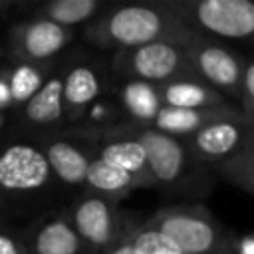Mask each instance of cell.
I'll return each mask as SVG.
<instances>
[{"label":"cell","mask_w":254,"mask_h":254,"mask_svg":"<svg viewBox=\"0 0 254 254\" xmlns=\"http://www.w3.org/2000/svg\"><path fill=\"white\" fill-rule=\"evenodd\" d=\"M48 161L30 145H14L0 155V185L16 190H32L46 183Z\"/></svg>","instance_id":"1"},{"label":"cell","mask_w":254,"mask_h":254,"mask_svg":"<svg viewBox=\"0 0 254 254\" xmlns=\"http://www.w3.org/2000/svg\"><path fill=\"white\" fill-rule=\"evenodd\" d=\"M198 20L226 38H244L254 30V4L248 0H206L198 6Z\"/></svg>","instance_id":"2"},{"label":"cell","mask_w":254,"mask_h":254,"mask_svg":"<svg viewBox=\"0 0 254 254\" xmlns=\"http://www.w3.org/2000/svg\"><path fill=\"white\" fill-rule=\"evenodd\" d=\"M159 30H161V20L157 12L139 6L119 10L109 22L111 36L127 46L149 44L159 34Z\"/></svg>","instance_id":"3"},{"label":"cell","mask_w":254,"mask_h":254,"mask_svg":"<svg viewBox=\"0 0 254 254\" xmlns=\"http://www.w3.org/2000/svg\"><path fill=\"white\" fill-rule=\"evenodd\" d=\"M183 254H200L212 246V228L192 216H171L161 224V230Z\"/></svg>","instance_id":"4"},{"label":"cell","mask_w":254,"mask_h":254,"mask_svg":"<svg viewBox=\"0 0 254 254\" xmlns=\"http://www.w3.org/2000/svg\"><path fill=\"white\" fill-rule=\"evenodd\" d=\"M145 151V163H149L155 177L161 181H173L183 165L181 147L167 135L161 133H145L139 141Z\"/></svg>","instance_id":"5"},{"label":"cell","mask_w":254,"mask_h":254,"mask_svg":"<svg viewBox=\"0 0 254 254\" xmlns=\"http://www.w3.org/2000/svg\"><path fill=\"white\" fill-rule=\"evenodd\" d=\"M177 64H179L177 52L163 42L145 44L135 54V69L141 77L147 79H163L171 75Z\"/></svg>","instance_id":"6"},{"label":"cell","mask_w":254,"mask_h":254,"mask_svg":"<svg viewBox=\"0 0 254 254\" xmlns=\"http://www.w3.org/2000/svg\"><path fill=\"white\" fill-rule=\"evenodd\" d=\"M75 226L89 242H105L109 238V210L105 202L99 198L85 200L75 212Z\"/></svg>","instance_id":"7"},{"label":"cell","mask_w":254,"mask_h":254,"mask_svg":"<svg viewBox=\"0 0 254 254\" xmlns=\"http://www.w3.org/2000/svg\"><path fill=\"white\" fill-rule=\"evenodd\" d=\"M62 93L64 83L60 79H50L42 89H38L26 107V115L32 121L48 123L62 115Z\"/></svg>","instance_id":"8"},{"label":"cell","mask_w":254,"mask_h":254,"mask_svg":"<svg viewBox=\"0 0 254 254\" xmlns=\"http://www.w3.org/2000/svg\"><path fill=\"white\" fill-rule=\"evenodd\" d=\"M46 161L52 165L58 177L65 183H79L85 179L87 161L77 149H73L67 143H54L48 151Z\"/></svg>","instance_id":"9"},{"label":"cell","mask_w":254,"mask_h":254,"mask_svg":"<svg viewBox=\"0 0 254 254\" xmlns=\"http://www.w3.org/2000/svg\"><path fill=\"white\" fill-rule=\"evenodd\" d=\"M64 40H65V36H64V30L60 28V24L38 22V24L30 26L26 32V50L34 58H48L62 48Z\"/></svg>","instance_id":"10"},{"label":"cell","mask_w":254,"mask_h":254,"mask_svg":"<svg viewBox=\"0 0 254 254\" xmlns=\"http://www.w3.org/2000/svg\"><path fill=\"white\" fill-rule=\"evenodd\" d=\"M200 69L210 81L218 85H232L238 79L236 62L220 48H208L200 54Z\"/></svg>","instance_id":"11"},{"label":"cell","mask_w":254,"mask_h":254,"mask_svg":"<svg viewBox=\"0 0 254 254\" xmlns=\"http://www.w3.org/2000/svg\"><path fill=\"white\" fill-rule=\"evenodd\" d=\"M36 248L38 254H75L77 236L67 224L52 222L38 234Z\"/></svg>","instance_id":"12"},{"label":"cell","mask_w":254,"mask_h":254,"mask_svg":"<svg viewBox=\"0 0 254 254\" xmlns=\"http://www.w3.org/2000/svg\"><path fill=\"white\" fill-rule=\"evenodd\" d=\"M196 143L208 155H226L238 143V129L230 123H214L198 133Z\"/></svg>","instance_id":"13"},{"label":"cell","mask_w":254,"mask_h":254,"mask_svg":"<svg viewBox=\"0 0 254 254\" xmlns=\"http://www.w3.org/2000/svg\"><path fill=\"white\" fill-rule=\"evenodd\" d=\"M101 159L125 173L131 175V171H137L145 163V151L139 141H123V143H111L103 149Z\"/></svg>","instance_id":"14"},{"label":"cell","mask_w":254,"mask_h":254,"mask_svg":"<svg viewBox=\"0 0 254 254\" xmlns=\"http://www.w3.org/2000/svg\"><path fill=\"white\" fill-rule=\"evenodd\" d=\"M97 91H99V83H97L95 73L87 67H77L67 75L62 95H65L69 103L81 105V103L91 101L97 95Z\"/></svg>","instance_id":"15"},{"label":"cell","mask_w":254,"mask_h":254,"mask_svg":"<svg viewBox=\"0 0 254 254\" xmlns=\"http://www.w3.org/2000/svg\"><path fill=\"white\" fill-rule=\"evenodd\" d=\"M85 181L89 185H93L95 189H101V190H119V189L129 185L131 175L105 163L103 159H97L91 165H87Z\"/></svg>","instance_id":"16"},{"label":"cell","mask_w":254,"mask_h":254,"mask_svg":"<svg viewBox=\"0 0 254 254\" xmlns=\"http://www.w3.org/2000/svg\"><path fill=\"white\" fill-rule=\"evenodd\" d=\"M125 103L139 117H153L159 111L157 95L145 83H131V85H127V89H125Z\"/></svg>","instance_id":"17"},{"label":"cell","mask_w":254,"mask_h":254,"mask_svg":"<svg viewBox=\"0 0 254 254\" xmlns=\"http://www.w3.org/2000/svg\"><path fill=\"white\" fill-rule=\"evenodd\" d=\"M155 119H157V127H161L165 131H175V133L190 131L200 121V117H198L196 111H192V109H179V107L159 109V113L155 115Z\"/></svg>","instance_id":"18"},{"label":"cell","mask_w":254,"mask_h":254,"mask_svg":"<svg viewBox=\"0 0 254 254\" xmlns=\"http://www.w3.org/2000/svg\"><path fill=\"white\" fill-rule=\"evenodd\" d=\"M95 10L93 0H60L50 6V16L60 24H75Z\"/></svg>","instance_id":"19"},{"label":"cell","mask_w":254,"mask_h":254,"mask_svg":"<svg viewBox=\"0 0 254 254\" xmlns=\"http://www.w3.org/2000/svg\"><path fill=\"white\" fill-rule=\"evenodd\" d=\"M167 101L171 107L192 109L204 103V91L194 83H173L167 89Z\"/></svg>","instance_id":"20"},{"label":"cell","mask_w":254,"mask_h":254,"mask_svg":"<svg viewBox=\"0 0 254 254\" xmlns=\"http://www.w3.org/2000/svg\"><path fill=\"white\" fill-rule=\"evenodd\" d=\"M133 248L139 254H183L163 232L159 230H149V232H141L135 242Z\"/></svg>","instance_id":"21"},{"label":"cell","mask_w":254,"mask_h":254,"mask_svg":"<svg viewBox=\"0 0 254 254\" xmlns=\"http://www.w3.org/2000/svg\"><path fill=\"white\" fill-rule=\"evenodd\" d=\"M40 87V75L28 67V65H20L14 75H12V81H10V97L18 99V101H24V99H30Z\"/></svg>","instance_id":"22"},{"label":"cell","mask_w":254,"mask_h":254,"mask_svg":"<svg viewBox=\"0 0 254 254\" xmlns=\"http://www.w3.org/2000/svg\"><path fill=\"white\" fill-rule=\"evenodd\" d=\"M0 254H18L14 242L6 236H0Z\"/></svg>","instance_id":"23"},{"label":"cell","mask_w":254,"mask_h":254,"mask_svg":"<svg viewBox=\"0 0 254 254\" xmlns=\"http://www.w3.org/2000/svg\"><path fill=\"white\" fill-rule=\"evenodd\" d=\"M246 89L250 95H254V67L252 65H248L246 69Z\"/></svg>","instance_id":"24"},{"label":"cell","mask_w":254,"mask_h":254,"mask_svg":"<svg viewBox=\"0 0 254 254\" xmlns=\"http://www.w3.org/2000/svg\"><path fill=\"white\" fill-rule=\"evenodd\" d=\"M252 246H254L252 238H244V242H242V254H254Z\"/></svg>","instance_id":"25"},{"label":"cell","mask_w":254,"mask_h":254,"mask_svg":"<svg viewBox=\"0 0 254 254\" xmlns=\"http://www.w3.org/2000/svg\"><path fill=\"white\" fill-rule=\"evenodd\" d=\"M8 97H10V91H8V87H6L4 83H0V105H4V103L8 101Z\"/></svg>","instance_id":"26"},{"label":"cell","mask_w":254,"mask_h":254,"mask_svg":"<svg viewBox=\"0 0 254 254\" xmlns=\"http://www.w3.org/2000/svg\"><path fill=\"white\" fill-rule=\"evenodd\" d=\"M113 254H139V252L133 248V244H129V246H121V248H117Z\"/></svg>","instance_id":"27"},{"label":"cell","mask_w":254,"mask_h":254,"mask_svg":"<svg viewBox=\"0 0 254 254\" xmlns=\"http://www.w3.org/2000/svg\"><path fill=\"white\" fill-rule=\"evenodd\" d=\"M2 123H4V117H2V113H0V127H2Z\"/></svg>","instance_id":"28"}]
</instances>
